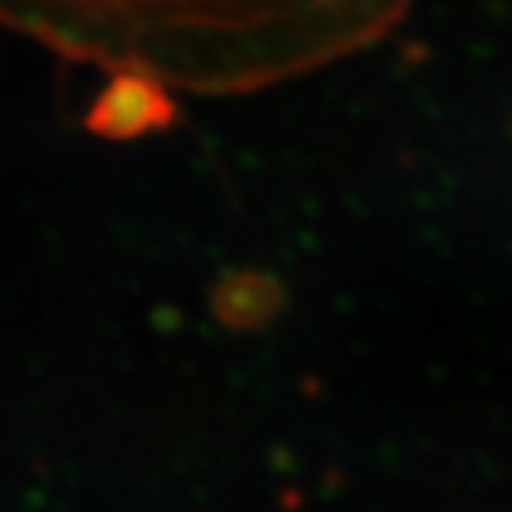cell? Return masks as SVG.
I'll return each instance as SVG.
<instances>
[{
  "instance_id": "1",
  "label": "cell",
  "mask_w": 512,
  "mask_h": 512,
  "mask_svg": "<svg viewBox=\"0 0 512 512\" xmlns=\"http://www.w3.org/2000/svg\"><path fill=\"white\" fill-rule=\"evenodd\" d=\"M413 0H0V23L74 63L188 94H251L387 37Z\"/></svg>"
},
{
  "instance_id": "2",
  "label": "cell",
  "mask_w": 512,
  "mask_h": 512,
  "mask_svg": "<svg viewBox=\"0 0 512 512\" xmlns=\"http://www.w3.org/2000/svg\"><path fill=\"white\" fill-rule=\"evenodd\" d=\"M171 92L174 89L168 83L146 72H109V83L83 114V126L94 137L114 143L168 131L177 120V100Z\"/></svg>"
},
{
  "instance_id": "3",
  "label": "cell",
  "mask_w": 512,
  "mask_h": 512,
  "mask_svg": "<svg viewBox=\"0 0 512 512\" xmlns=\"http://www.w3.org/2000/svg\"><path fill=\"white\" fill-rule=\"evenodd\" d=\"M285 305L282 285L265 274H231L214 288V313L228 328L256 330L268 325Z\"/></svg>"
}]
</instances>
